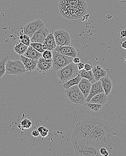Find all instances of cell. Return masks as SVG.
I'll return each mask as SVG.
<instances>
[{
    "label": "cell",
    "instance_id": "ba28073f",
    "mask_svg": "<svg viewBox=\"0 0 126 156\" xmlns=\"http://www.w3.org/2000/svg\"><path fill=\"white\" fill-rule=\"evenodd\" d=\"M57 46L70 45L71 37L69 33L64 29H58L53 33Z\"/></svg>",
    "mask_w": 126,
    "mask_h": 156
},
{
    "label": "cell",
    "instance_id": "f546056e",
    "mask_svg": "<svg viewBox=\"0 0 126 156\" xmlns=\"http://www.w3.org/2000/svg\"><path fill=\"white\" fill-rule=\"evenodd\" d=\"M100 154V155L103 156H108L110 154V153L108 152L107 148L102 147L99 149Z\"/></svg>",
    "mask_w": 126,
    "mask_h": 156
},
{
    "label": "cell",
    "instance_id": "d4e9b609",
    "mask_svg": "<svg viewBox=\"0 0 126 156\" xmlns=\"http://www.w3.org/2000/svg\"><path fill=\"white\" fill-rule=\"evenodd\" d=\"M85 106L87 110L97 112L102 108L103 105L91 103L90 102H86L85 104Z\"/></svg>",
    "mask_w": 126,
    "mask_h": 156
},
{
    "label": "cell",
    "instance_id": "5b68a950",
    "mask_svg": "<svg viewBox=\"0 0 126 156\" xmlns=\"http://www.w3.org/2000/svg\"><path fill=\"white\" fill-rule=\"evenodd\" d=\"M77 64L72 62L57 71V77L63 83L75 78L79 75Z\"/></svg>",
    "mask_w": 126,
    "mask_h": 156
},
{
    "label": "cell",
    "instance_id": "2e32d148",
    "mask_svg": "<svg viewBox=\"0 0 126 156\" xmlns=\"http://www.w3.org/2000/svg\"><path fill=\"white\" fill-rule=\"evenodd\" d=\"M20 60L27 71L32 72L36 69L38 60L31 59L23 55H20Z\"/></svg>",
    "mask_w": 126,
    "mask_h": 156
},
{
    "label": "cell",
    "instance_id": "4fadbf2b",
    "mask_svg": "<svg viewBox=\"0 0 126 156\" xmlns=\"http://www.w3.org/2000/svg\"><path fill=\"white\" fill-rule=\"evenodd\" d=\"M104 93V90L102 87L100 81H96L95 83L92 84L91 90L89 92L88 96L85 99V102H89L91 98L98 94Z\"/></svg>",
    "mask_w": 126,
    "mask_h": 156
},
{
    "label": "cell",
    "instance_id": "9c48e42d",
    "mask_svg": "<svg viewBox=\"0 0 126 156\" xmlns=\"http://www.w3.org/2000/svg\"><path fill=\"white\" fill-rule=\"evenodd\" d=\"M45 26V23L43 21L40 19H38L32 21L25 25L23 28V33L31 38L37 30Z\"/></svg>",
    "mask_w": 126,
    "mask_h": 156
},
{
    "label": "cell",
    "instance_id": "7402d4cb",
    "mask_svg": "<svg viewBox=\"0 0 126 156\" xmlns=\"http://www.w3.org/2000/svg\"><path fill=\"white\" fill-rule=\"evenodd\" d=\"M79 74L81 78H86L90 81L92 84L96 82L92 70L86 71L84 69H83L79 71Z\"/></svg>",
    "mask_w": 126,
    "mask_h": 156
},
{
    "label": "cell",
    "instance_id": "8d00e7d4",
    "mask_svg": "<svg viewBox=\"0 0 126 156\" xmlns=\"http://www.w3.org/2000/svg\"><path fill=\"white\" fill-rule=\"evenodd\" d=\"M122 47L126 50V41H124V42L122 43Z\"/></svg>",
    "mask_w": 126,
    "mask_h": 156
},
{
    "label": "cell",
    "instance_id": "44dd1931",
    "mask_svg": "<svg viewBox=\"0 0 126 156\" xmlns=\"http://www.w3.org/2000/svg\"><path fill=\"white\" fill-rule=\"evenodd\" d=\"M107 101V96L105 93L98 94L93 96L89 102L91 103L104 105L106 104Z\"/></svg>",
    "mask_w": 126,
    "mask_h": 156
},
{
    "label": "cell",
    "instance_id": "8fae6325",
    "mask_svg": "<svg viewBox=\"0 0 126 156\" xmlns=\"http://www.w3.org/2000/svg\"><path fill=\"white\" fill-rule=\"evenodd\" d=\"M52 69V63H49L45 60L43 57L39 58L37 61L36 70L39 73L46 74Z\"/></svg>",
    "mask_w": 126,
    "mask_h": 156
},
{
    "label": "cell",
    "instance_id": "9a60e30c",
    "mask_svg": "<svg viewBox=\"0 0 126 156\" xmlns=\"http://www.w3.org/2000/svg\"><path fill=\"white\" fill-rule=\"evenodd\" d=\"M11 54L8 52H3L0 50V78H2L5 74V64L7 60L10 59Z\"/></svg>",
    "mask_w": 126,
    "mask_h": 156
},
{
    "label": "cell",
    "instance_id": "ac0fdd59",
    "mask_svg": "<svg viewBox=\"0 0 126 156\" xmlns=\"http://www.w3.org/2000/svg\"><path fill=\"white\" fill-rule=\"evenodd\" d=\"M99 80L101 82L104 93L108 96L111 92L113 87L112 82L108 76L101 77Z\"/></svg>",
    "mask_w": 126,
    "mask_h": 156
},
{
    "label": "cell",
    "instance_id": "f35d334b",
    "mask_svg": "<svg viewBox=\"0 0 126 156\" xmlns=\"http://www.w3.org/2000/svg\"><path fill=\"white\" fill-rule=\"evenodd\" d=\"M125 63H126V57L125 58Z\"/></svg>",
    "mask_w": 126,
    "mask_h": 156
},
{
    "label": "cell",
    "instance_id": "7c38bea8",
    "mask_svg": "<svg viewBox=\"0 0 126 156\" xmlns=\"http://www.w3.org/2000/svg\"><path fill=\"white\" fill-rule=\"evenodd\" d=\"M54 50L64 55L72 58L76 57L77 55L76 49L71 45L57 46Z\"/></svg>",
    "mask_w": 126,
    "mask_h": 156
},
{
    "label": "cell",
    "instance_id": "d590c367",
    "mask_svg": "<svg viewBox=\"0 0 126 156\" xmlns=\"http://www.w3.org/2000/svg\"><path fill=\"white\" fill-rule=\"evenodd\" d=\"M121 38H122L125 37H126V30H123V31H121Z\"/></svg>",
    "mask_w": 126,
    "mask_h": 156
},
{
    "label": "cell",
    "instance_id": "30bf717a",
    "mask_svg": "<svg viewBox=\"0 0 126 156\" xmlns=\"http://www.w3.org/2000/svg\"><path fill=\"white\" fill-rule=\"evenodd\" d=\"M49 34L48 29L46 26H44L34 34L31 38V42H38L43 44Z\"/></svg>",
    "mask_w": 126,
    "mask_h": 156
},
{
    "label": "cell",
    "instance_id": "e575fe53",
    "mask_svg": "<svg viewBox=\"0 0 126 156\" xmlns=\"http://www.w3.org/2000/svg\"><path fill=\"white\" fill-rule=\"evenodd\" d=\"M72 62L75 63V64H77L80 62V58H79L76 57L74 58H73V61H72Z\"/></svg>",
    "mask_w": 126,
    "mask_h": 156
},
{
    "label": "cell",
    "instance_id": "83f0119b",
    "mask_svg": "<svg viewBox=\"0 0 126 156\" xmlns=\"http://www.w3.org/2000/svg\"><path fill=\"white\" fill-rule=\"evenodd\" d=\"M30 46L41 53H42L45 51L43 48V44L42 43L38 42H31Z\"/></svg>",
    "mask_w": 126,
    "mask_h": 156
},
{
    "label": "cell",
    "instance_id": "6da1fadb",
    "mask_svg": "<svg viewBox=\"0 0 126 156\" xmlns=\"http://www.w3.org/2000/svg\"><path fill=\"white\" fill-rule=\"evenodd\" d=\"M71 140L85 142L99 149L105 147L110 154L116 152L121 145V140L114 129L105 120L92 117L76 125Z\"/></svg>",
    "mask_w": 126,
    "mask_h": 156
},
{
    "label": "cell",
    "instance_id": "277c9868",
    "mask_svg": "<svg viewBox=\"0 0 126 156\" xmlns=\"http://www.w3.org/2000/svg\"><path fill=\"white\" fill-rule=\"evenodd\" d=\"M66 100L74 106L83 105L85 102V98L77 85L72 86L65 90Z\"/></svg>",
    "mask_w": 126,
    "mask_h": 156
},
{
    "label": "cell",
    "instance_id": "ffe728a7",
    "mask_svg": "<svg viewBox=\"0 0 126 156\" xmlns=\"http://www.w3.org/2000/svg\"><path fill=\"white\" fill-rule=\"evenodd\" d=\"M22 55L31 59L38 60L39 58L42 56V53L36 51L32 46H29L25 53Z\"/></svg>",
    "mask_w": 126,
    "mask_h": 156
},
{
    "label": "cell",
    "instance_id": "d6986e66",
    "mask_svg": "<svg viewBox=\"0 0 126 156\" xmlns=\"http://www.w3.org/2000/svg\"><path fill=\"white\" fill-rule=\"evenodd\" d=\"M92 70L96 81H99L100 78L107 76V71L102 68L101 65L94 64Z\"/></svg>",
    "mask_w": 126,
    "mask_h": 156
},
{
    "label": "cell",
    "instance_id": "836d02e7",
    "mask_svg": "<svg viewBox=\"0 0 126 156\" xmlns=\"http://www.w3.org/2000/svg\"><path fill=\"white\" fill-rule=\"evenodd\" d=\"M77 65L78 69H79V71L83 69L84 68V64L83 63L80 62L79 64H77Z\"/></svg>",
    "mask_w": 126,
    "mask_h": 156
},
{
    "label": "cell",
    "instance_id": "8992f818",
    "mask_svg": "<svg viewBox=\"0 0 126 156\" xmlns=\"http://www.w3.org/2000/svg\"><path fill=\"white\" fill-rule=\"evenodd\" d=\"M5 74L20 76L24 74L27 71L20 60H11L9 59L5 64Z\"/></svg>",
    "mask_w": 126,
    "mask_h": 156
},
{
    "label": "cell",
    "instance_id": "4dcf8cb0",
    "mask_svg": "<svg viewBox=\"0 0 126 156\" xmlns=\"http://www.w3.org/2000/svg\"><path fill=\"white\" fill-rule=\"evenodd\" d=\"M93 67H94V64H93V63L90 61H88L84 64L83 69L86 71L92 70Z\"/></svg>",
    "mask_w": 126,
    "mask_h": 156
},
{
    "label": "cell",
    "instance_id": "7a4b0ae2",
    "mask_svg": "<svg viewBox=\"0 0 126 156\" xmlns=\"http://www.w3.org/2000/svg\"><path fill=\"white\" fill-rule=\"evenodd\" d=\"M58 8L61 15L69 20L80 18L86 13L85 0H60Z\"/></svg>",
    "mask_w": 126,
    "mask_h": 156
},
{
    "label": "cell",
    "instance_id": "74e56055",
    "mask_svg": "<svg viewBox=\"0 0 126 156\" xmlns=\"http://www.w3.org/2000/svg\"><path fill=\"white\" fill-rule=\"evenodd\" d=\"M44 128V126H39V127H38V128L37 129H38V131H39V132L40 133V132L43 130V128Z\"/></svg>",
    "mask_w": 126,
    "mask_h": 156
},
{
    "label": "cell",
    "instance_id": "e0dca14e",
    "mask_svg": "<svg viewBox=\"0 0 126 156\" xmlns=\"http://www.w3.org/2000/svg\"><path fill=\"white\" fill-rule=\"evenodd\" d=\"M77 85L80 90L84 95L85 99H86L91 90L92 83L86 78H82Z\"/></svg>",
    "mask_w": 126,
    "mask_h": 156
},
{
    "label": "cell",
    "instance_id": "ab89813d",
    "mask_svg": "<svg viewBox=\"0 0 126 156\" xmlns=\"http://www.w3.org/2000/svg\"></svg>",
    "mask_w": 126,
    "mask_h": 156
},
{
    "label": "cell",
    "instance_id": "52a82bcc",
    "mask_svg": "<svg viewBox=\"0 0 126 156\" xmlns=\"http://www.w3.org/2000/svg\"><path fill=\"white\" fill-rule=\"evenodd\" d=\"M52 69L55 71H58L73 61L74 58L64 55L55 50L52 51Z\"/></svg>",
    "mask_w": 126,
    "mask_h": 156
},
{
    "label": "cell",
    "instance_id": "603a6c76",
    "mask_svg": "<svg viewBox=\"0 0 126 156\" xmlns=\"http://www.w3.org/2000/svg\"><path fill=\"white\" fill-rule=\"evenodd\" d=\"M81 78L80 75L79 74L75 78L70 79V80H69L67 82L63 83L62 87L65 90L68 89L70 88V87H72V86L78 85V83H80V81Z\"/></svg>",
    "mask_w": 126,
    "mask_h": 156
},
{
    "label": "cell",
    "instance_id": "1f68e13d",
    "mask_svg": "<svg viewBox=\"0 0 126 156\" xmlns=\"http://www.w3.org/2000/svg\"><path fill=\"white\" fill-rule=\"evenodd\" d=\"M49 131V130L47 129L44 127L43 128V130L39 133V134H40V136H41L43 137H46L48 135Z\"/></svg>",
    "mask_w": 126,
    "mask_h": 156
},
{
    "label": "cell",
    "instance_id": "4316f807",
    "mask_svg": "<svg viewBox=\"0 0 126 156\" xmlns=\"http://www.w3.org/2000/svg\"><path fill=\"white\" fill-rule=\"evenodd\" d=\"M19 39L20 40L21 42L23 43L24 45L29 46H30L31 38L29 36L23 33V34H20V36H19Z\"/></svg>",
    "mask_w": 126,
    "mask_h": 156
},
{
    "label": "cell",
    "instance_id": "d6a6232c",
    "mask_svg": "<svg viewBox=\"0 0 126 156\" xmlns=\"http://www.w3.org/2000/svg\"><path fill=\"white\" fill-rule=\"evenodd\" d=\"M32 136H33L35 137H37L39 136V135H40L39 132L38 131V129H34L32 132Z\"/></svg>",
    "mask_w": 126,
    "mask_h": 156
},
{
    "label": "cell",
    "instance_id": "484cf974",
    "mask_svg": "<svg viewBox=\"0 0 126 156\" xmlns=\"http://www.w3.org/2000/svg\"><path fill=\"white\" fill-rule=\"evenodd\" d=\"M42 56L46 62L52 63L53 53L51 51L46 50L42 53Z\"/></svg>",
    "mask_w": 126,
    "mask_h": 156
},
{
    "label": "cell",
    "instance_id": "f1b7e54d",
    "mask_svg": "<svg viewBox=\"0 0 126 156\" xmlns=\"http://www.w3.org/2000/svg\"><path fill=\"white\" fill-rule=\"evenodd\" d=\"M32 123L31 121L28 119H24L21 122L20 128L23 129H28L32 126Z\"/></svg>",
    "mask_w": 126,
    "mask_h": 156
},
{
    "label": "cell",
    "instance_id": "3957f363",
    "mask_svg": "<svg viewBox=\"0 0 126 156\" xmlns=\"http://www.w3.org/2000/svg\"><path fill=\"white\" fill-rule=\"evenodd\" d=\"M71 141L75 154L78 156H101L99 149L92 144L79 140Z\"/></svg>",
    "mask_w": 126,
    "mask_h": 156
},
{
    "label": "cell",
    "instance_id": "5bb4252c",
    "mask_svg": "<svg viewBox=\"0 0 126 156\" xmlns=\"http://www.w3.org/2000/svg\"><path fill=\"white\" fill-rule=\"evenodd\" d=\"M57 46L56 41L54 38L53 33H49L45 39L43 43V48L44 50L53 51Z\"/></svg>",
    "mask_w": 126,
    "mask_h": 156
},
{
    "label": "cell",
    "instance_id": "cb8c5ba5",
    "mask_svg": "<svg viewBox=\"0 0 126 156\" xmlns=\"http://www.w3.org/2000/svg\"><path fill=\"white\" fill-rule=\"evenodd\" d=\"M28 47L29 46L24 45L22 42H18L16 44L14 48V50L18 54L20 55H22L25 53Z\"/></svg>",
    "mask_w": 126,
    "mask_h": 156
}]
</instances>
